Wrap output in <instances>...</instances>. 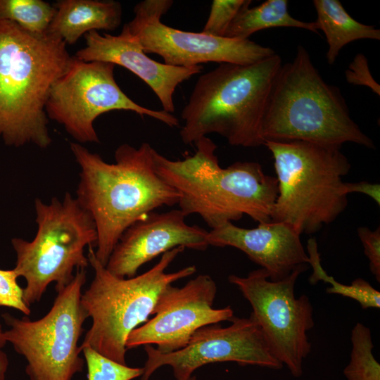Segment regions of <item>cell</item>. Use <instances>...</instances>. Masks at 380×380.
Returning a JSON list of instances; mask_svg holds the SVG:
<instances>
[{
  "label": "cell",
  "mask_w": 380,
  "mask_h": 380,
  "mask_svg": "<svg viewBox=\"0 0 380 380\" xmlns=\"http://www.w3.org/2000/svg\"><path fill=\"white\" fill-rule=\"evenodd\" d=\"M70 147L80 169L76 198L95 222V255L106 267L124 232L151 212L177 204L179 194L157 174L156 150L148 143L120 145L115 163L79 143Z\"/></svg>",
  "instance_id": "6da1fadb"
},
{
  "label": "cell",
  "mask_w": 380,
  "mask_h": 380,
  "mask_svg": "<svg viewBox=\"0 0 380 380\" xmlns=\"http://www.w3.org/2000/svg\"><path fill=\"white\" fill-rule=\"evenodd\" d=\"M194 154L172 160L156 151L157 174L179 194V209L198 214L211 229L248 215L260 223L270 221L278 195L275 177L266 175L256 162L237 161L222 168L217 146L203 137L195 142Z\"/></svg>",
  "instance_id": "7a4b0ae2"
},
{
  "label": "cell",
  "mask_w": 380,
  "mask_h": 380,
  "mask_svg": "<svg viewBox=\"0 0 380 380\" xmlns=\"http://www.w3.org/2000/svg\"><path fill=\"white\" fill-rule=\"evenodd\" d=\"M71 58L61 39L0 20V137L5 144L51 145L46 104Z\"/></svg>",
  "instance_id": "3957f363"
},
{
  "label": "cell",
  "mask_w": 380,
  "mask_h": 380,
  "mask_svg": "<svg viewBox=\"0 0 380 380\" xmlns=\"http://www.w3.org/2000/svg\"><path fill=\"white\" fill-rule=\"evenodd\" d=\"M264 143L301 141L341 148L347 142L374 148L352 119L340 89L324 81L303 46L282 64L274 82L262 125Z\"/></svg>",
  "instance_id": "277c9868"
},
{
  "label": "cell",
  "mask_w": 380,
  "mask_h": 380,
  "mask_svg": "<svg viewBox=\"0 0 380 380\" xmlns=\"http://www.w3.org/2000/svg\"><path fill=\"white\" fill-rule=\"evenodd\" d=\"M281 65L275 53L250 65L220 63L200 76L182 112V141L191 144L215 133L232 146L263 145L262 120Z\"/></svg>",
  "instance_id": "5b68a950"
},
{
  "label": "cell",
  "mask_w": 380,
  "mask_h": 380,
  "mask_svg": "<svg viewBox=\"0 0 380 380\" xmlns=\"http://www.w3.org/2000/svg\"><path fill=\"white\" fill-rule=\"evenodd\" d=\"M272 154L278 195L270 220L300 234L333 222L348 205L342 177L351 167L341 148L301 141H265Z\"/></svg>",
  "instance_id": "8992f818"
},
{
  "label": "cell",
  "mask_w": 380,
  "mask_h": 380,
  "mask_svg": "<svg viewBox=\"0 0 380 380\" xmlns=\"http://www.w3.org/2000/svg\"><path fill=\"white\" fill-rule=\"evenodd\" d=\"M184 247L162 255L148 271L131 278L111 274L89 246L87 258L94 271L89 286L82 293L80 303L92 324L80 349L89 346L103 356L126 365V341L129 334L152 315L163 291L172 283L196 272L194 265L167 273L165 270Z\"/></svg>",
  "instance_id": "52a82bcc"
},
{
  "label": "cell",
  "mask_w": 380,
  "mask_h": 380,
  "mask_svg": "<svg viewBox=\"0 0 380 380\" xmlns=\"http://www.w3.org/2000/svg\"><path fill=\"white\" fill-rule=\"evenodd\" d=\"M34 210V238L11 240L17 257L13 270L26 281L23 300L29 308L41 300L51 283L56 282L58 292L73 280L75 268L85 270L89 262L84 248L97 242L91 215L70 193L62 200L53 198L49 204L36 198Z\"/></svg>",
  "instance_id": "ba28073f"
},
{
  "label": "cell",
  "mask_w": 380,
  "mask_h": 380,
  "mask_svg": "<svg viewBox=\"0 0 380 380\" xmlns=\"http://www.w3.org/2000/svg\"><path fill=\"white\" fill-rule=\"evenodd\" d=\"M85 270H77L73 280L57 296L50 310L41 319H18L2 315L10 327L5 339L27 362L30 380H72L82 371L84 361L78 346L88 318L80 298L86 283Z\"/></svg>",
  "instance_id": "9c48e42d"
},
{
  "label": "cell",
  "mask_w": 380,
  "mask_h": 380,
  "mask_svg": "<svg viewBox=\"0 0 380 380\" xmlns=\"http://www.w3.org/2000/svg\"><path fill=\"white\" fill-rule=\"evenodd\" d=\"M114 68L110 63L87 62L72 56L51 89L45 109L48 119L61 125L79 143H99L94 122L112 110L132 111L178 126L171 113L143 107L128 97L115 80Z\"/></svg>",
  "instance_id": "30bf717a"
},
{
  "label": "cell",
  "mask_w": 380,
  "mask_h": 380,
  "mask_svg": "<svg viewBox=\"0 0 380 380\" xmlns=\"http://www.w3.org/2000/svg\"><path fill=\"white\" fill-rule=\"evenodd\" d=\"M307 269V265H301L279 281L270 280L262 268L245 277H228L251 305V315L271 352L294 377L303 374V360L312 348L307 332L315 325L310 298L304 294L296 298L294 291L297 279Z\"/></svg>",
  "instance_id": "8fae6325"
},
{
  "label": "cell",
  "mask_w": 380,
  "mask_h": 380,
  "mask_svg": "<svg viewBox=\"0 0 380 380\" xmlns=\"http://www.w3.org/2000/svg\"><path fill=\"white\" fill-rule=\"evenodd\" d=\"M172 4V0L140 1L134 8V17L127 24L144 52L161 56L166 65L186 68L208 62L250 65L276 53L249 39L215 37L169 27L160 19Z\"/></svg>",
  "instance_id": "7c38bea8"
},
{
  "label": "cell",
  "mask_w": 380,
  "mask_h": 380,
  "mask_svg": "<svg viewBox=\"0 0 380 380\" xmlns=\"http://www.w3.org/2000/svg\"><path fill=\"white\" fill-rule=\"evenodd\" d=\"M231 324L222 327L212 324L198 329L183 348L161 353L145 345L147 354L141 380H148L159 367L169 365L177 380H187L198 368L210 363L235 362L239 365H255L279 369L283 365L271 352L260 328L250 315L233 317Z\"/></svg>",
  "instance_id": "4fadbf2b"
},
{
  "label": "cell",
  "mask_w": 380,
  "mask_h": 380,
  "mask_svg": "<svg viewBox=\"0 0 380 380\" xmlns=\"http://www.w3.org/2000/svg\"><path fill=\"white\" fill-rule=\"evenodd\" d=\"M217 286L208 274H199L182 287L168 286L160 296L152 315L128 336L126 348L157 346L161 353H170L185 347L200 328L234 317L230 305L213 307Z\"/></svg>",
  "instance_id": "5bb4252c"
},
{
  "label": "cell",
  "mask_w": 380,
  "mask_h": 380,
  "mask_svg": "<svg viewBox=\"0 0 380 380\" xmlns=\"http://www.w3.org/2000/svg\"><path fill=\"white\" fill-rule=\"evenodd\" d=\"M186 217L180 209L151 212L124 232L106 268L118 277L131 278L143 265L175 248L206 250L208 232L186 224Z\"/></svg>",
  "instance_id": "9a60e30c"
},
{
  "label": "cell",
  "mask_w": 380,
  "mask_h": 380,
  "mask_svg": "<svg viewBox=\"0 0 380 380\" xmlns=\"http://www.w3.org/2000/svg\"><path fill=\"white\" fill-rule=\"evenodd\" d=\"M85 46L75 56L82 61L118 65L133 72L153 91L164 111L175 112L173 96L177 87L203 69L201 65L177 67L149 58L125 24L118 35L91 31L84 34Z\"/></svg>",
  "instance_id": "2e32d148"
},
{
  "label": "cell",
  "mask_w": 380,
  "mask_h": 380,
  "mask_svg": "<svg viewBox=\"0 0 380 380\" xmlns=\"http://www.w3.org/2000/svg\"><path fill=\"white\" fill-rule=\"evenodd\" d=\"M207 239L209 246L241 251L264 269L272 281L287 277L309 262L300 234L286 222L270 220L247 229L229 222L208 232Z\"/></svg>",
  "instance_id": "e0dca14e"
},
{
  "label": "cell",
  "mask_w": 380,
  "mask_h": 380,
  "mask_svg": "<svg viewBox=\"0 0 380 380\" xmlns=\"http://www.w3.org/2000/svg\"><path fill=\"white\" fill-rule=\"evenodd\" d=\"M53 6L55 14L46 34L66 45L91 31H113L122 20V5L113 0H59Z\"/></svg>",
  "instance_id": "ac0fdd59"
},
{
  "label": "cell",
  "mask_w": 380,
  "mask_h": 380,
  "mask_svg": "<svg viewBox=\"0 0 380 380\" xmlns=\"http://www.w3.org/2000/svg\"><path fill=\"white\" fill-rule=\"evenodd\" d=\"M317 12L315 21L318 30L325 34L328 44L326 58L332 65L346 44L358 39H380V30L355 20L338 0H314Z\"/></svg>",
  "instance_id": "d6986e66"
},
{
  "label": "cell",
  "mask_w": 380,
  "mask_h": 380,
  "mask_svg": "<svg viewBox=\"0 0 380 380\" xmlns=\"http://www.w3.org/2000/svg\"><path fill=\"white\" fill-rule=\"evenodd\" d=\"M286 27L305 29L318 34L315 22L292 17L286 0H267L259 6L243 8L230 24L224 37L246 39L264 29Z\"/></svg>",
  "instance_id": "ffe728a7"
},
{
  "label": "cell",
  "mask_w": 380,
  "mask_h": 380,
  "mask_svg": "<svg viewBox=\"0 0 380 380\" xmlns=\"http://www.w3.org/2000/svg\"><path fill=\"white\" fill-rule=\"evenodd\" d=\"M307 249L309 258L308 264L312 268V273L309 278L310 284H315L319 281L328 283L331 286L326 289L327 293L338 294L353 299L358 302L364 310L380 308V292L367 281L357 278L353 280L350 285L338 282L333 277L329 276L322 268L315 239L308 240Z\"/></svg>",
  "instance_id": "44dd1931"
},
{
  "label": "cell",
  "mask_w": 380,
  "mask_h": 380,
  "mask_svg": "<svg viewBox=\"0 0 380 380\" xmlns=\"http://www.w3.org/2000/svg\"><path fill=\"white\" fill-rule=\"evenodd\" d=\"M54 14L53 6L42 0H0V20L13 22L34 34H45Z\"/></svg>",
  "instance_id": "7402d4cb"
},
{
  "label": "cell",
  "mask_w": 380,
  "mask_h": 380,
  "mask_svg": "<svg viewBox=\"0 0 380 380\" xmlns=\"http://www.w3.org/2000/svg\"><path fill=\"white\" fill-rule=\"evenodd\" d=\"M350 360L343 374L348 380H380V365L373 355L372 333L357 322L351 331Z\"/></svg>",
  "instance_id": "603a6c76"
},
{
  "label": "cell",
  "mask_w": 380,
  "mask_h": 380,
  "mask_svg": "<svg viewBox=\"0 0 380 380\" xmlns=\"http://www.w3.org/2000/svg\"><path fill=\"white\" fill-rule=\"evenodd\" d=\"M87 365L88 380H132L141 376L142 368L129 367L100 354L90 346L81 348Z\"/></svg>",
  "instance_id": "cb8c5ba5"
},
{
  "label": "cell",
  "mask_w": 380,
  "mask_h": 380,
  "mask_svg": "<svg viewBox=\"0 0 380 380\" xmlns=\"http://www.w3.org/2000/svg\"><path fill=\"white\" fill-rule=\"evenodd\" d=\"M251 2V0L213 1L210 14L202 32L215 37H224L233 20L243 8L250 6Z\"/></svg>",
  "instance_id": "d4e9b609"
},
{
  "label": "cell",
  "mask_w": 380,
  "mask_h": 380,
  "mask_svg": "<svg viewBox=\"0 0 380 380\" xmlns=\"http://www.w3.org/2000/svg\"><path fill=\"white\" fill-rule=\"evenodd\" d=\"M17 279L13 269L0 270V306L16 309L29 316L31 310L23 300V289L18 285Z\"/></svg>",
  "instance_id": "484cf974"
},
{
  "label": "cell",
  "mask_w": 380,
  "mask_h": 380,
  "mask_svg": "<svg viewBox=\"0 0 380 380\" xmlns=\"http://www.w3.org/2000/svg\"><path fill=\"white\" fill-rule=\"evenodd\" d=\"M345 75L348 83L367 87L378 96L380 95V86L373 78L367 58L364 54L360 53L355 55Z\"/></svg>",
  "instance_id": "4316f807"
},
{
  "label": "cell",
  "mask_w": 380,
  "mask_h": 380,
  "mask_svg": "<svg viewBox=\"0 0 380 380\" xmlns=\"http://www.w3.org/2000/svg\"><path fill=\"white\" fill-rule=\"evenodd\" d=\"M357 235L363 245L364 253L369 261V269L378 282H380V228L372 231L367 227H360Z\"/></svg>",
  "instance_id": "83f0119b"
},
{
  "label": "cell",
  "mask_w": 380,
  "mask_h": 380,
  "mask_svg": "<svg viewBox=\"0 0 380 380\" xmlns=\"http://www.w3.org/2000/svg\"><path fill=\"white\" fill-rule=\"evenodd\" d=\"M344 191L348 194L357 192L364 194L380 205V184L366 181L359 182H344Z\"/></svg>",
  "instance_id": "f1b7e54d"
},
{
  "label": "cell",
  "mask_w": 380,
  "mask_h": 380,
  "mask_svg": "<svg viewBox=\"0 0 380 380\" xmlns=\"http://www.w3.org/2000/svg\"><path fill=\"white\" fill-rule=\"evenodd\" d=\"M7 343L4 336V331L2 330L1 324L0 323V349L3 348ZM8 366V359L6 354L0 350V380H4Z\"/></svg>",
  "instance_id": "f546056e"
},
{
  "label": "cell",
  "mask_w": 380,
  "mask_h": 380,
  "mask_svg": "<svg viewBox=\"0 0 380 380\" xmlns=\"http://www.w3.org/2000/svg\"><path fill=\"white\" fill-rule=\"evenodd\" d=\"M187 380H196V377L195 376H191L189 379Z\"/></svg>",
  "instance_id": "4dcf8cb0"
}]
</instances>
